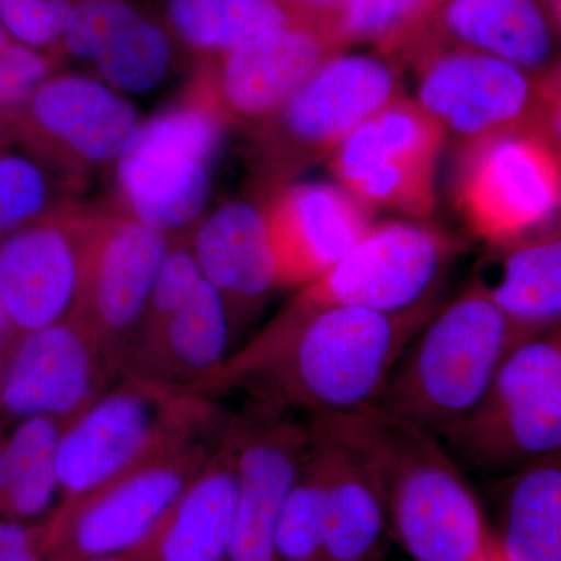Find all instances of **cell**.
Listing matches in <instances>:
<instances>
[{"mask_svg": "<svg viewBox=\"0 0 561 561\" xmlns=\"http://www.w3.org/2000/svg\"><path fill=\"white\" fill-rule=\"evenodd\" d=\"M434 311L432 301L400 313L334 308L268 323L232 351L203 393L242 390L251 405L309 416L370 408Z\"/></svg>", "mask_w": 561, "mask_h": 561, "instance_id": "cell-1", "label": "cell"}, {"mask_svg": "<svg viewBox=\"0 0 561 561\" xmlns=\"http://www.w3.org/2000/svg\"><path fill=\"white\" fill-rule=\"evenodd\" d=\"M370 468L387 522L416 561H478L493 534L451 454L437 437L375 405L311 416Z\"/></svg>", "mask_w": 561, "mask_h": 561, "instance_id": "cell-2", "label": "cell"}, {"mask_svg": "<svg viewBox=\"0 0 561 561\" xmlns=\"http://www.w3.org/2000/svg\"><path fill=\"white\" fill-rule=\"evenodd\" d=\"M228 419L230 413L208 394L122 376L61 432L58 505L154 461L217 440Z\"/></svg>", "mask_w": 561, "mask_h": 561, "instance_id": "cell-3", "label": "cell"}, {"mask_svg": "<svg viewBox=\"0 0 561 561\" xmlns=\"http://www.w3.org/2000/svg\"><path fill=\"white\" fill-rule=\"evenodd\" d=\"M391 373L375 408L438 440L478 408L513 348L511 328L489 295L472 283L432 316Z\"/></svg>", "mask_w": 561, "mask_h": 561, "instance_id": "cell-4", "label": "cell"}, {"mask_svg": "<svg viewBox=\"0 0 561 561\" xmlns=\"http://www.w3.org/2000/svg\"><path fill=\"white\" fill-rule=\"evenodd\" d=\"M230 125L201 80L179 105L140 121L114 162L117 197L131 219L175 239L197 225Z\"/></svg>", "mask_w": 561, "mask_h": 561, "instance_id": "cell-5", "label": "cell"}, {"mask_svg": "<svg viewBox=\"0 0 561 561\" xmlns=\"http://www.w3.org/2000/svg\"><path fill=\"white\" fill-rule=\"evenodd\" d=\"M398 98L401 77L391 58L332 55L253 128L251 158L256 172L267 183L283 186L331 157L354 128Z\"/></svg>", "mask_w": 561, "mask_h": 561, "instance_id": "cell-6", "label": "cell"}, {"mask_svg": "<svg viewBox=\"0 0 561 561\" xmlns=\"http://www.w3.org/2000/svg\"><path fill=\"white\" fill-rule=\"evenodd\" d=\"M416 102L460 147L530 133L559 140V73H535L465 49H431L412 58Z\"/></svg>", "mask_w": 561, "mask_h": 561, "instance_id": "cell-7", "label": "cell"}, {"mask_svg": "<svg viewBox=\"0 0 561 561\" xmlns=\"http://www.w3.org/2000/svg\"><path fill=\"white\" fill-rule=\"evenodd\" d=\"M232 339L219 291L203 276L186 239H173L125 354V375L203 393L231 356Z\"/></svg>", "mask_w": 561, "mask_h": 561, "instance_id": "cell-8", "label": "cell"}, {"mask_svg": "<svg viewBox=\"0 0 561 561\" xmlns=\"http://www.w3.org/2000/svg\"><path fill=\"white\" fill-rule=\"evenodd\" d=\"M459 243L421 221L373 224L331 271L301 287L271 321L290 324L334 308L400 313L432 301Z\"/></svg>", "mask_w": 561, "mask_h": 561, "instance_id": "cell-9", "label": "cell"}, {"mask_svg": "<svg viewBox=\"0 0 561 561\" xmlns=\"http://www.w3.org/2000/svg\"><path fill=\"white\" fill-rule=\"evenodd\" d=\"M445 440L486 470L560 453V328L513 348L478 408Z\"/></svg>", "mask_w": 561, "mask_h": 561, "instance_id": "cell-10", "label": "cell"}, {"mask_svg": "<svg viewBox=\"0 0 561 561\" xmlns=\"http://www.w3.org/2000/svg\"><path fill=\"white\" fill-rule=\"evenodd\" d=\"M217 440L154 461L58 505L43 522L44 561H90L135 551L201 471Z\"/></svg>", "mask_w": 561, "mask_h": 561, "instance_id": "cell-11", "label": "cell"}, {"mask_svg": "<svg viewBox=\"0 0 561 561\" xmlns=\"http://www.w3.org/2000/svg\"><path fill=\"white\" fill-rule=\"evenodd\" d=\"M460 149L457 205L476 236L501 245L549 230L561 198L556 140L513 133Z\"/></svg>", "mask_w": 561, "mask_h": 561, "instance_id": "cell-12", "label": "cell"}, {"mask_svg": "<svg viewBox=\"0 0 561 561\" xmlns=\"http://www.w3.org/2000/svg\"><path fill=\"white\" fill-rule=\"evenodd\" d=\"M445 131L423 106L398 98L362 122L331 154L332 171L354 197L430 219Z\"/></svg>", "mask_w": 561, "mask_h": 561, "instance_id": "cell-13", "label": "cell"}, {"mask_svg": "<svg viewBox=\"0 0 561 561\" xmlns=\"http://www.w3.org/2000/svg\"><path fill=\"white\" fill-rule=\"evenodd\" d=\"M122 376L119 357L77 319L27 332L0 367V431L35 416L68 424Z\"/></svg>", "mask_w": 561, "mask_h": 561, "instance_id": "cell-14", "label": "cell"}, {"mask_svg": "<svg viewBox=\"0 0 561 561\" xmlns=\"http://www.w3.org/2000/svg\"><path fill=\"white\" fill-rule=\"evenodd\" d=\"M99 217L69 206L0 242V300L21 335L76 316Z\"/></svg>", "mask_w": 561, "mask_h": 561, "instance_id": "cell-15", "label": "cell"}, {"mask_svg": "<svg viewBox=\"0 0 561 561\" xmlns=\"http://www.w3.org/2000/svg\"><path fill=\"white\" fill-rule=\"evenodd\" d=\"M228 432L239 471L238 518L228 561H276V524L308 457L309 424L250 404L241 415L230 413Z\"/></svg>", "mask_w": 561, "mask_h": 561, "instance_id": "cell-16", "label": "cell"}, {"mask_svg": "<svg viewBox=\"0 0 561 561\" xmlns=\"http://www.w3.org/2000/svg\"><path fill=\"white\" fill-rule=\"evenodd\" d=\"M173 238L121 216L99 217L76 316L124 365ZM125 370V368H124Z\"/></svg>", "mask_w": 561, "mask_h": 561, "instance_id": "cell-17", "label": "cell"}, {"mask_svg": "<svg viewBox=\"0 0 561 561\" xmlns=\"http://www.w3.org/2000/svg\"><path fill=\"white\" fill-rule=\"evenodd\" d=\"M21 111L39 153L76 175L113 165L140 124L124 94L80 73L50 76Z\"/></svg>", "mask_w": 561, "mask_h": 561, "instance_id": "cell-18", "label": "cell"}, {"mask_svg": "<svg viewBox=\"0 0 561 561\" xmlns=\"http://www.w3.org/2000/svg\"><path fill=\"white\" fill-rule=\"evenodd\" d=\"M339 51L323 28H278L213 58L198 80L230 124L254 128Z\"/></svg>", "mask_w": 561, "mask_h": 561, "instance_id": "cell-19", "label": "cell"}, {"mask_svg": "<svg viewBox=\"0 0 561 561\" xmlns=\"http://www.w3.org/2000/svg\"><path fill=\"white\" fill-rule=\"evenodd\" d=\"M264 209L279 289H301L331 271L375 217L373 206L328 183L283 184Z\"/></svg>", "mask_w": 561, "mask_h": 561, "instance_id": "cell-20", "label": "cell"}, {"mask_svg": "<svg viewBox=\"0 0 561 561\" xmlns=\"http://www.w3.org/2000/svg\"><path fill=\"white\" fill-rule=\"evenodd\" d=\"M186 242L203 276L219 291L238 334L279 289L264 203H224L197 221Z\"/></svg>", "mask_w": 561, "mask_h": 561, "instance_id": "cell-21", "label": "cell"}, {"mask_svg": "<svg viewBox=\"0 0 561 561\" xmlns=\"http://www.w3.org/2000/svg\"><path fill=\"white\" fill-rule=\"evenodd\" d=\"M431 49L472 50L529 72H556L552 25L538 0H445L401 55L412 60Z\"/></svg>", "mask_w": 561, "mask_h": 561, "instance_id": "cell-22", "label": "cell"}, {"mask_svg": "<svg viewBox=\"0 0 561 561\" xmlns=\"http://www.w3.org/2000/svg\"><path fill=\"white\" fill-rule=\"evenodd\" d=\"M230 420V419H228ZM239 471L228 423L208 460L128 561H228Z\"/></svg>", "mask_w": 561, "mask_h": 561, "instance_id": "cell-23", "label": "cell"}, {"mask_svg": "<svg viewBox=\"0 0 561 561\" xmlns=\"http://www.w3.org/2000/svg\"><path fill=\"white\" fill-rule=\"evenodd\" d=\"M320 485L324 561H373L386 529L381 490L359 454L319 420H309Z\"/></svg>", "mask_w": 561, "mask_h": 561, "instance_id": "cell-24", "label": "cell"}, {"mask_svg": "<svg viewBox=\"0 0 561 561\" xmlns=\"http://www.w3.org/2000/svg\"><path fill=\"white\" fill-rule=\"evenodd\" d=\"M476 283L511 328L516 345L559 330L561 239L559 230L534 232L491 245Z\"/></svg>", "mask_w": 561, "mask_h": 561, "instance_id": "cell-25", "label": "cell"}, {"mask_svg": "<svg viewBox=\"0 0 561 561\" xmlns=\"http://www.w3.org/2000/svg\"><path fill=\"white\" fill-rule=\"evenodd\" d=\"M66 424L25 419L0 431V516L43 523L60 504L57 448Z\"/></svg>", "mask_w": 561, "mask_h": 561, "instance_id": "cell-26", "label": "cell"}, {"mask_svg": "<svg viewBox=\"0 0 561 561\" xmlns=\"http://www.w3.org/2000/svg\"><path fill=\"white\" fill-rule=\"evenodd\" d=\"M496 540L505 561H561L560 453L529 461L513 476Z\"/></svg>", "mask_w": 561, "mask_h": 561, "instance_id": "cell-27", "label": "cell"}, {"mask_svg": "<svg viewBox=\"0 0 561 561\" xmlns=\"http://www.w3.org/2000/svg\"><path fill=\"white\" fill-rule=\"evenodd\" d=\"M165 13L173 33L210 58L278 28L317 27L284 0H168Z\"/></svg>", "mask_w": 561, "mask_h": 561, "instance_id": "cell-28", "label": "cell"}, {"mask_svg": "<svg viewBox=\"0 0 561 561\" xmlns=\"http://www.w3.org/2000/svg\"><path fill=\"white\" fill-rule=\"evenodd\" d=\"M121 94H149L168 79L173 44L168 31L130 2L95 41L88 60Z\"/></svg>", "mask_w": 561, "mask_h": 561, "instance_id": "cell-29", "label": "cell"}, {"mask_svg": "<svg viewBox=\"0 0 561 561\" xmlns=\"http://www.w3.org/2000/svg\"><path fill=\"white\" fill-rule=\"evenodd\" d=\"M39 151L5 150L0 154V242L13 232L69 208L65 173ZM60 168V165H57Z\"/></svg>", "mask_w": 561, "mask_h": 561, "instance_id": "cell-30", "label": "cell"}, {"mask_svg": "<svg viewBox=\"0 0 561 561\" xmlns=\"http://www.w3.org/2000/svg\"><path fill=\"white\" fill-rule=\"evenodd\" d=\"M445 0H345L334 24L341 49L373 43L393 60Z\"/></svg>", "mask_w": 561, "mask_h": 561, "instance_id": "cell-31", "label": "cell"}, {"mask_svg": "<svg viewBox=\"0 0 561 561\" xmlns=\"http://www.w3.org/2000/svg\"><path fill=\"white\" fill-rule=\"evenodd\" d=\"M276 561H324L320 485L309 445L308 457L280 508L275 530Z\"/></svg>", "mask_w": 561, "mask_h": 561, "instance_id": "cell-32", "label": "cell"}, {"mask_svg": "<svg viewBox=\"0 0 561 561\" xmlns=\"http://www.w3.org/2000/svg\"><path fill=\"white\" fill-rule=\"evenodd\" d=\"M72 0H0V25L11 38L41 50L61 39Z\"/></svg>", "mask_w": 561, "mask_h": 561, "instance_id": "cell-33", "label": "cell"}, {"mask_svg": "<svg viewBox=\"0 0 561 561\" xmlns=\"http://www.w3.org/2000/svg\"><path fill=\"white\" fill-rule=\"evenodd\" d=\"M50 70L46 55L18 43L0 25V110L24 108Z\"/></svg>", "mask_w": 561, "mask_h": 561, "instance_id": "cell-34", "label": "cell"}, {"mask_svg": "<svg viewBox=\"0 0 561 561\" xmlns=\"http://www.w3.org/2000/svg\"><path fill=\"white\" fill-rule=\"evenodd\" d=\"M43 523H22L0 516V561H44Z\"/></svg>", "mask_w": 561, "mask_h": 561, "instance_id": "cell-35", "label": "cell"}, {"mask_svg": "<svg viewBox=\"0 0 561 561\" xmlns=\"http://www.w3.org/2000/svg\"><path fill=\"white\" fill-rule=\"evenodd\" d=\"M305 20L330 32L334 38V24L345 0H284ZM335 41V39H334Z\"/></svg>", "mask_w": 561, "mask_h": 561, "instance_id": "cell-36", "label": "cell"}, {"mask_svg": "<svg viewBox=\"0 0 561 561\" xmlns=\"http://www.w3.org/2000/svg\"><path fill=\"white\" fill-rule=\"evenodd\" d=\"M21 337L20 332L14 328L13 321L7 312L5 306L0 300V364L7 359L14 343Z\"/></svg>", "mask_w": 561, "mask_h": 561, "instance_id": "cell-37", "label": "cell"}, {"mask_svg": "<svg viewBox=\"0 0 561 561\" xmlns=\"http://www.w3.org/2000/svg\"><path fill=\"white\" fill-rule=\"evenodd\" d=\"M478 561H505L494 535L491 537L489 546H486V551L483 552V556Z\"/></svg>", "mask_w": 561, "mask_h": 561, "instance_id": "cell-38", "label": "cell"}, {"mask_svg": "<svg viewBox=\"0 0 561 561\" xmlns=\"http://www.w3.org/2000/svg\"><path fill=\"white\" fill-rule=\"evenodd\" d=\"M7 124L5 117H3L2 110H0V138H5Z\"/></svg>", "mask_w": 561, "mask_h": 561, "instance_id": "cell-39", "label": "cell"}, {"mask_svg": "<svg viewBox=\"0 0 561 561\" xmlns=\"http://www.w3.org/2000/svg\"><path fill=\"white\" fill-rule=\"evenodd\" d=\"M90 561H128L125 559V557H108V559H98V560H90Z\"/></svg>", "mask_w": 561, "mask_h": 561, "instance_id": "cell-40", "label": "cell"}, {"mask_svg": "<svg viewBox=\"0 0 561 561\" xmlns=\"http://www.w3.org/2000/svg\"><path fill=\"white\" fill-rule=\"evenodd\" d=\"M5 150H9L7 149L5 138H0V154H2Z\"/></svg>", "mask_w": 561, "mask_h": 561, "instance_id": "cell-41", "label": "cell"}, {"mask_svg": "<svg viewBox=\"0 0 561 561\" xmlns=\"http://www.w3.org/2000/svg\"><path fill=\"white\" fill-rule=\"evenodd\" d=\"M2 364H3V362H2ZM2 364H0V367H2Z\"/></svg>", "mask_w": 561, "mask_h": 561, "instance_id": "cell-42", "label": "cell"}]
</instances>
